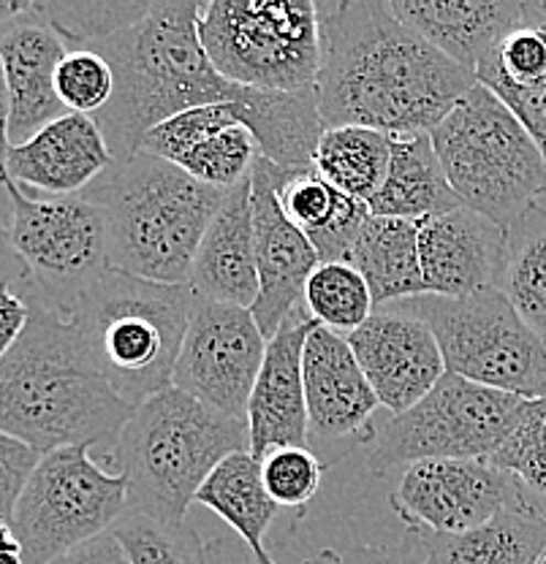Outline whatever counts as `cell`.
<instances>
[{
    "instance_id": "obj_25",
    "label": "cell",
    "mask_w": 546,
    "mask_h": 564,
    "mask_svg": "<svg viewBox=\"0 0 546 564\" xmlns=\"http://www.w3.org/2000/svg\"><path fill=\"white\" fill-rule=\"evenodd\" d=\"M457 207L462 204L451 191L430 133L392 137L389 169L378 193L370 198V215L425 223Z\"/></svg>"
},
{
    "instance_id": "obj_24",
    "label": "cell",
    "mask_w": 546,
    "mask_h": 564,
    "mask_svg": "<svg viewBox=\"0 0 546 564\" xmlns=\"http://www.w3.org/2000/svg\"><path fill=\"white\" fill-rule=\"evenodd\" d=\"M389 6L397 20L473 76L522 11V0H392Z\"/></svg>"
},
{
    "instance_id": "obj_21",
    "label": "cell",
    "mask_w": 546,
    "mask_h": 564,
    "mask_svg": "<svg viewBox=\"0 0 546 564\" xmlns=\"http://www.w3.org/2000/svg\"><path fill=\"white\" fill-rule=\"evenodd\" d=\"M66 55V41L39 14L36 3L28 14L0 25V57L11 96V147L25 144L50 122L68 115L55 90L57 66Z\"/></svg>"
},
{
    "instance_id": "obj_46",
    "label": "cell",
    "mask_w": 546,
    "mask_h": 564,
    "mask_svg": "<svg viewBox=\"0 0 546 564\" xmlns=\"http://www.w3.org/2000/svg\"><path fill=\"white\" fill-rule=\"evenodd\" d=\"M33 9L31 0H0V25L17 20V17L28 14Z\"/></svg>"
},
{
    "instance_id": "obj_29",
    "label": "cell",
    "mask_w": 546,
    "mask_h": 564,
    "mask_svg": "<svg viewBox=\"0 0 546 564\" xmlns=\"http://www.w3.org/2000/svg\"><path fill=\"white\" fill-rule=\"evenodd\" d=\"M196 502L221 516L258 562L275 564L264 538L278 516V502L269 497L264 486L261 458H256L250 451H237L223 458L199 489Z\"/></svg>"
},
{
    "instance_id": "obj_3",
    "label": "cell",
    "mask_w": 546,
    "mask_h": 564,
    "mask_svg": "<svg viewBox=\"0 0 546 564\" xmlns=\"http://www.w3.org/2000/svg\"><path fill=\"white\" fill-rule=\"evenodd\" d=\"M131 404L87 364L66 317L31 304V321L0 358V432L39 454L68 445L111 448Z\"/></svg>"
},
{
    "instance_id": "obj_27",
    "label": "cell",
    "mask_w": 546,
    "mask_h": 564,
    "mask_svg": "<svg viewBox=\"0 0 546 564\" xmlns=\"http://www.w3.org/2000/svg\"><path fill=\"white\" fill-rule=\"evenodd\" d=\"M283 215L304 234L324 261H349L364 220L367 204L345 196L313 169H289L278 187Z\"/></svg>"
},
{
    "instance_id": "obj_14",
    "label": "cell",
    "mask_w": 546,
    "mask_h": 564,
    "mask_svg": "<svg viewBox=\"0 0 546 564\" xmlns=\"http://www.w3.org/2000/svg\"><path fill=\"white\" fill-rule=\"evenodd\" d=\"M267 337L250 310L196 302L172 388L226 419L248 423L250 393L261 372Z\"/></svg>"
},
{
    "instance_id": "obj_6",
    "label": "cell",
    "mask_w": 546,
    "mask_h": 564,
    "mask_svg": "<svg viewBox=\"0 0 546 564\" xmlns=\"http://www.w3.org/2000/svg\"><path fill=\"white\" fill-rule=\"evenodd\" d=\"M237 451H250L248 423L167 388L133 410L109 456L128 484V508L178 524L210 473Z\"/></svg>"
},
{
    "instance_id": "obj_9",
    "label": "cell",
    "mask_w": 546,
    "mask_h": 564,
    "mask_svg": "<svg viewBox=\"0 0 546 564\" xmlns=\"http://www.w3.org/2000/svg\"><path fill=\"white\" fill-rule=\"evenodd\" d=\"M397 304L432 328L446 372L527 402L546 397V343L503 291L462 299L425 293Z\"/></svg>"
},
{
    "instance_id": "obj_49",
    "label": "cell",
    "mask_w": 546,
    "mask_h": 564,
    "mask_svg": "<svg viewBox=\"0 0 546 564\" xmlns=\"http://www.w3.org/2000/svg\"><path fill=\"white\" fill-rule=\"evenodd\" d=\"M536 564H546V549H544V554L538 556V562H536Z\"/></svg>"
},
{
    "instance_id": "obj_38",
    "label": "cell",
    "mask_w": 546,
    "mask_h": 564,
    "mask_svg": "<svg viewBox=\"0 0 546 564\" xmlns=\"http://www.w3.org/2000/svg\"><path fill=\"white\" fill-rule=\"evenodd\" d=\"M55 90L74 115L96 117L111 101L115 74L107 57L93 50H68L55 74Z\"/></svg>"
},
{
    "instance_id": "obj_1",
    "label": "cell",
    "mask_w": 546,
    "mask_h": 564,
    "mask_svg": "<svg viewBox=\"0 0 546 564\" xmlns=\"http://www.w3.org/2000/svg\"><path fill=\"white\" fill-rule=\"evenodd\" d=\"M315 96L326 128L430 133L479 82L397 20L386 0H315Z\"/></svg>"
},
{
    "instance_id": "obj_32",
    "label": "cell",
    "mask_w": 546,
    "mask_h": 564,
    "mask_svg": "<svg viewBox=\"0 0 546 564\" xmlns=\"http://www.w3.org/2000/svg\"><path fill=\"white\" fill-rule=\"evenodd\" d=\"M475 79L497 96L546 87V0H522L520 17L481 61Z\"/></svg>"
},
{
    "instance_id": "obj_20",
    "label": "cell",
    "mask_w": 546,
    "mask_h": 564,
    "mask_svg": "<svg viewBox=\"0 0 546 564\" xmlns=\"http://www.w3.org/2000/svg\"><path fill=\"white\" fill-rule=\"evenodd\" d=\"M319 323L304 304L291 310L278 334L267 339L261 372L250 393V454L264 458L275 448L308 445V402H304V343Z\"/></svg>"
},
{
    "instance_id": "obj_34",
    "label": "cell",
    "mask_w": 546,
    "mask_h": 564,
    "mask_svg": "<svg viewBox=\"0 0 546 564\" xmlns=\"http://www.w3.org/2000/svg\"><path fill=\"white\" fill-rule=\"evenodd\" d=\"M131 564H204L202 534L188 521H169L128 508L109 529Z\"/></svg>"
},
{
    "instance_id": "obj_5",
    "label": "cell",
    "mask_w": 546,
    "mask_h": 564,
    "mask_svg": "<svg viewBox=\"0 0 546 564\" xmlns=\"http://www.w3.org/2000/svg\"><path fill=\"white\" fill-rule=\"evenodd\" d=\"M196 302L188 282L167 285L109 269L76 299L66 321L87 364L117 397L139 408L172 388Z\"/></svg>"
},
{
    "instance_id": "obj_33",
    "label": "cell",
    "mask_w": 546,
    "mask_h": 564,
    "mask_svg": "<svg viewBox=\"0 0 546 564\" xmlns=\"http://www.w3.org/2000/svg\"><path fill=\"white\" fill-rule=\"evenodd\" d=\"M302 304L319 326L349 337L375 313L373 293L360 269L349 261H324L304 285Z\"/></svg>"
},
{
    "instance_id": "obj_42",
    "label": "cell",
    "mask_w": 546,
    "mask_h": 564,
    "mask_svg": "<svg viewBox=\"0 0 546 564\" xmlns=\"http://www.w3.org/2000/svg\"><path fill=\"white\" fill-rule=\"evenodd\" d=\"M0 291H11L31 304L33 299V280L28 267L22 263L20 252L14 250L11 234L0 228Z\"/></svg>"
},
{
    "instance_id": "obj_39",
    "label": "cell",
    "mask_w": 546,
    "mask_h": 564,
    "mask_svg": "<svg viewBox=\"0 0 546 564\" xmlns=\"http://www.w3.org/2000/svg\"><path fill=\"white\" fill-rule=\"evenodd\" d=\"M41 456L44 454H39L22 440L0 432V521H6V524H11V519H14L17 499L31 480L33 469L39 467Z\"/></svg>"
},
{
    "instance_id": "obj_16",
    "label": "cell",
    "mask_w": 546,
    "mask_h": 564,
    "mask_svg": "<svg viewBox=\"0 0 546 564\" xmlns=\"http://www.w3.org/2000/svg\"><path fill=\"white\" fill-rule=\"evenodd\" d=\"M286 172L289 169H280L261 155L250 169L258 263V299L250 313L267 339H272L291 310L302 304L304 285L321 263L313 242L293 226L278 204V187Z\"/></svg>"
},
{
    "instance_id": "obj_11",
    "label": "cell",
    "mask_w": 546,
    "mask_h": 564,
    "mask_svg": "<svg viewBox=\"0 0 546 564\" xmlns=\"http://www.w3.org/2000/svg\"><path fill=\"white\" fill-rule=\"evenodd\" d=\"M14 220L11 242L33 280L31 304L61 317L109 272L107 212L87 196H39L6 174ZM28 304V307H31Z\"/></svg>"
},
{
    "instance_id": "obj_15",
    "label": "cell",
    "mask_w": 546,
    "mask_h": 564,
    "mask_svg": "<svg viewBox=\"0 0 546 564\" xmlns=\"http://www.w3.org/2000/svg\"><path fill=\"white\" fill-rule=\"evenodd\" d=\"M308 402V448L329 467L378 437L373 421L381 402L349 339L315 326L302 356Z\"/></svg>"
},
{
    "instance_id": "obj_8",
    "label": "cell",
    "mask_w": 546,
    "mask_h": 564,
    "mask_svg": "<svg viewBox=\"0 0 546 564\" xmlns=\"http://www.w3.org/2000/svg\"><path fill=\"white\" fill-rule=\"evenodd\" d=\"M199 39L223 79L267 93L315 90L321 35L315 0H210Z\"/></svg>"
},
{
    "instance_id": "obj_23",
    "label": "cell",
    "mask_w": 546,
    "mask_h": 564,
    "mask_svg": "<svg viewBox=\"0 0 546 564\" xmlns=\"http://www.w3.org/2000/svg\"><path fill=\"white\" fill-rule=\"evenodd\" d=\"M199 302L232 304L250 310L258 299V263H256V226L250 176L228 187L218 215L210 223L191 280Z\"/></svg>"
},
{
    "instance_id": "obj_2",
    "label": "cell",
    "mask_w": 546,
    "mask_h": 564,
    "mask_svg": "<svg viewBox=\"0 0 546 564\" xmlns=\"http://www.w3.org/2000/svg\"><path fill=\"white\" fill-rule=\"evenodd\" d=\"M199 0H158L139 25L90 46L115 74L111 101L93 120L115 163L142 152L147 133L182 111L245 101L250 87L223 79L199 39Z\"/></svg>"
},
{
    "instance_id": "obj_12",
    "label": "cell",
    "mask_w": 546,
    "mask_h": 564,
    "mask_svg": "<svg viewBox=\"0 0 546 564\" xmlns=\"http://www.w3.org/2000/svg\"><path fill=\"white\" fill-rule=\"evenodd\" d=\"M527 399L446 372L403 415H392L375 437L367 467L386 475L427 458H492L525 413Z\"/></svg>"
},
{
    "instance_id": "obj_17",
    "label": "cell",
    "mask_w": 546,
    "mask_h": 564,
    "mask_svg": "<svg viewBox=\"0 0 546 564\" xmlns=\"http://www.w3.org/2000/svg\"><path fill=\"white\" fill-rule=\"evenodd\" d=\"M349 345L367 375L381 408L403 415L419 404L446 375V361L432 328L403 304L378 307Z\"/></svg>"
},
{
    "instance_id": "obj_44",
    "label": "cell",
    "mask_w": 546,
    "mask_h": 564,
    "mask_svg": "<svg viewBox=\"0 0 546 564\" xmlns=\"http://www.w3.org/2000/svg\"><path fill=\"white\" fill-rule=\"evenodd\" d=\"M52 564H131L122 554V549L117 545V540L111 534H101V538H93L90 543L79 545V549L68 551L61 560Z\"/></svg>"
},
{
    "instance_id": "obj_19",
    "label": "cell",
    "mask_w": 546,
    "mask_h": 564,
    "mask_svg": "<svg viewBox=\"0 0 546 564\" xmlns=\"http://www.w3.org/2000/svg\"><path fill=\"white\" fill-rule=\"evenodd\" d=\"M421 278L432 296L462 299L501 291L506 228L481 212L457 207L419 223Z\"/></svg>"
},
{
    "instance_id": "obj_47",
    "label": "cell",
    "mask_w": 546,
    "mask_h": 564,
    "mask_svg": "<svg viewBox=\"0 0 546 564\" xmlns=\"http://www.w3.org/2000/svg\"><path fill=\"white\" fill-rule=\"evenodd\" d=\"M11 220H14V204H11L9 187H6V172H0V228L11 231Z\"/></svg>"
},
{
    "instance_id": "obj_18",
    "label": "cell",
    "mask_w": 546,
    "mask_h": 564,
    "mask_svg": "<svg viewBox=\"0 0 546 564\" xmlns=\"http://www.w3.org/2000/svg\"><path fill=\"white\" fill-rule=\"evenodd\" d=\"M243 109L245 101L182 111L147 133L142 152L174 163L204 185L228 191L248 180L261 155L254 133L245 126Z\"/></svg>"
},
{
    "instance_id": "obj_37",
    "label": "cell",
    "mask_w": 546,
    "mask_h": 564,
    "mask_svg": "<svg viewBox=\"0 0 546 564\" xmlns=\"http://www.w3.org/2000/svg\"><path fill=\"white\" fill-rule=\"evenodd\" d=\"M324 462L308 445L275 448L261 458V478L278 508H304L324 480Z\"/></svg>"
},
{
    "instance_id": "obj_48",
    "label": "cell",
    "mask_w": 546,
    "mask_h": 564,
    "mask_svg": "<svg viewBox=\"0 0 546 564\" xmlns=\"http://www.w3.org/2000/svg\"><path fill=\"white\" fill-rule=\"evenodd\" d=\"M0 564H25L22 554H0Z\"/></svg>"
},
{
    "instance_id": "obj_22",
    "label": "cell",
    "mask_w": 546,
    "mask_h": 564,
    "mask_svg": "<svg viewBox=\"0 0 546 564\" xmlns=\"http://www.w3.org/2000/svg\"><path fill=\"white\" fill-rule=\"evenodd\" d=\"M115 163L93 117L68 111L25 144L11 147L6 174L39 196H79Z\"/></svg>"
},
{
    "instance_id": "obj_35",
    "label": "cell",
    "mask_w": 546,
    "mask_h": 564,
    "mask_svg": "<svg viewBox=\"0 0 546 564\" xmlns=\"http://www.w3.org/2000/svg\"><path fill=\"white\" fill-rule=\"evenodd\" d=\"M152 3L142 0H111V3H36L39 14L52 31L66 41L68 50H90L109 35L128 31L144 20Z\"/></svg>"
},
{
    "instance_id": "obj_7",
    "label": "cell",
    "mask_w": 546,
    "mask_h": 564,
    "mask_svg": "<svg viewBox=\"0 0 546 564\" xmlns=\"http://www.w3.org/2000/svg\"><path fill=\"white\" fill-rule=\"evenodd\" d=\"M462 207L508 228L546 198V161L520 117L475 82L430 131Z\"/></svg>"
},
{
    "instance_id": "obj_31",
    "label": "cell",
    "mask_w": 546,
    "mask_h": 564,
    "mask_svg": "<svg viewBox=\"0 0 546 564\" xmlns=\"http://www.w3.org/2000/svg\"><path fill=\"white\" fill-rule=\"evenodd\" d=\"M501 291L546 343V198L506 228Z\"/></svg>"
},
{
    "instance_id": "obj_43",
    "label": "cell",
    "mask_w": 546,
    "mask_h": 564,
    "mask_svg": "<svg viewBox=\"0 0 546 564\" xmlns=\"http://www.w3.org/2000/svg\"><path fill=\"white\" fill-rule=\"evenodd\" d=\"M31 321V307L22 296L11 291H0V358L17 345Z\"/></svg>"
},
{
    "instance_id": "obj_13",
    "label": "cell",
    "mask_w": 546,
    "mask_h": 564,
    "mask_svg": "<svg viewBox=\"0 0 546 564\" xmlns=\"http://www.w3.org/2000/svg\"><path fill=\"white\" fill-rule=\"evenodd\" d=\"M536 497L492 458H427L408 464L389 505L414 532L462 534Z\"/></svg>"
},
{
    "instance_id": "obj_40",
    "label": "cell",
    "mask_w": 546,
    "mask_h": 564,
    "mask_svg": "<svg viewBox=\"0 0 546 564\" xmlns=\"http://www.w3.org/2000/svg\"><path fill=\"white\" fill-rule=\"evenodd\" d=\"M345 564H432L425 543L414 529L405 532L400 543L389 545H356L343 554Z\"/></svg>"
},
{
    "instance_id": "obj_30",
    "label": "cell",
    "mask_w": 546,
    "mask_h": 564,
    "mask_svg": "<svg viewBox=\"0 0 546 564\" xmlns=\"http://www.w3.org/2000/svg\"><path fill=\"white\" fill-rule=\"evenodd\" d=\"M392 137L373 128H326L313 155V172L356 202L370 204L389 169Z\"/></svg>"
},
{
    "instance_id": "obj_28",
    "label": "cell",
    "mask_w": 546,
    "mask_h": 564,
    "mask_svg": "<svg viewBox=\"0 0 546 564\" xmlns=\"http://www.w3.org/2000/svg\"><path fill=\"white\" fill-rule=\"evenodd\" d=\"M349 263L367 280L375 310L427 293L419 258V223L370 215Z\"/></svg>"
},
{
    "instance_id": "obj_36",
    "label": "cell",
    "mask_w": 546,
    "mask_h": 564,
    "mask_svg": "<svg viewBox=\"0 0 546 564\" xmlns=\"http://www.w3.org/2000/svg\"><path fill=\"white\" fill-rule=\"evenodd\" d=\"M492 462L516 475L527 491L546 499V397L525 404L520 423Z\"/></svg>"
},
{
    "instance_id": "obj_45",
    "label": "cell",
    "mask_w": 546,
    "mask_h": 564,
    "mask_svg": "<svg viewBox=\"0 0 546 564\" xmlns=\"http://www.w3.org/2000/svg\"><path fill=\"white\" fill-rule=\"evenodd\" d=\"M9 117H11V96H9V79H6L3 57H0V172H6V161H9Z\"/></svg>"
},
{
    "instance_id": "obj_26",
    "label": "cell",
    "mask_w": 546,
    "mask_h": 564,
    "mask_svg": "<svg viewBox=\"0 0 546 564\" xmlns=\"http://www.w3.org/2000/svg\"><path fill=\"white\" fill-rule=\"evenodd\" d=\"M416 534L432 564H536L546 549V499L531 497L471 532Z\"/></svg>"
},
{
    "instance_id": "obj_41",
    "label": "cell",
    "mask_w": 546,
    "mask_h": 564,
    "mask_svg": "<svg viewBox=\"0 0 546 564\" xmlns=\"http://www.w3.org/2000/svg\"><path fill=\"white\" fill-rule=\"evenodd\" d=\"M204 564H261L239 538H215L204 545ZM299 564H345L343 554L326 549Z\"/></svg>"
},
{
    "instance_id": "obj_4",
    "label": "cell",
    "mask_w": 546,
    "mask_h": 564,
    "mask_svg": "<svg viewBox=\"0 0 546 564\" xmlns=\"http://www.w3.org/2000/svg\"><path fill=\"white\" fill-rule=\"evenodd\" d=\"M82 196L107 212L109 267L167 285L191 280L199 245L226 191L174 163L139 152L111 166Z\"/></svg>"
},
{
    "instance_id": "obj_10",
    "label": "cell",
    "mask_w": 546,
    "mask_h": 564,
    "mask_svg": "<svg viewBox=\"0 0 546 564\" xmlns=\"http://www.w3.org/2000/svg\"><path fill=\"white\" fill-rule=\"evenodd\" d=\"M128 510V484L90 456L87 445H68L41 456L17 499L14 529L25 564H52L68 551L107 534Z\"/></svg>"
}]
</instances>
